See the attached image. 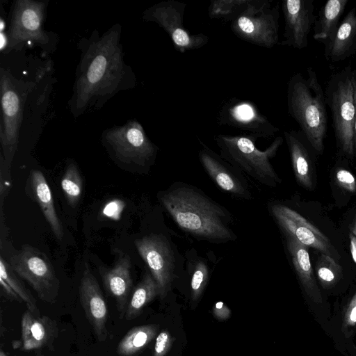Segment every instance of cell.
<instances>
[{"label": "cell", "instance_id": "cell-39", "mask_svg": "<svg viewBox=\"0 0 356 356\" xmlns=\"http://www.w3.org/2000/svg\"><path fill=\"white\" fill-rule=\"evenodd\" d=\"M353 83L355 90V106H356V68L353 69ZM354 148H355V156L356 157V113H355V126H354Z\"/></svg>", "mask_w": 356, "mask_h": 356}, {"label": "cell", "instance_id": "cell-38", "mask_svg": "<svg viewBox=\"0 0 356 356\" xmlns=\"http://www.w3.org/2000/svg\"><path fill=\"white\" fill-rule=\"evenodd\" d=\"M350 250L352 258L356 264V236L352 233H349Z\"/></svg>", "mask_w": 356, "mask_h": 356}, {"label": "cell", "instance_id": "cell-24", "mask_svg": "<svg viewBox=\"0 0 356 356\" xmlns=\"http://www.w3.org/2000/svg\"><path fill=\"white\" fill-rule=\"evenodd\" d=\"M348 0H328L321 6L313 27V38L322 42L324 49L332 41Z\"/></svg>", "mask_w": 356, "mask_h": 356}, {"label": "cell", "instance_id": "cell-3", "mask_svg": "<svg viewBox=\"0 0 356 356\" xmlns=\"http://www.w3.org/2000/svg\"><path fill=\"white\" fill-rule=\"evenodd\" d=\"M307 72V78L297 72L289 79L286 88L287 111L315 152L321 154L327 129L325 92L315 70L309 67Z\"/></svg>", "mask_w": 356, "mask_h": 356}, {"label": "cell", "instance_id": "cell-14", "mask_svg": "<svg viewBox=\"0 0 356 356\" xmlns=\"http://www.w3.org/2000/svg\"><path fill=\"white\" fill-rule=\"evenodd\" d=\"M268 209L284 234L334 258L335 252L330 240L297 211L277 202H269Z\"/></svg>", "mask_w": 356, "mask_h": 356}, {"label": "cell", "instance_id": "cell-40", "mask_svg": "<svg viewBox=\"0 0 356 356\" xmlns=\"http://www.w3.org/2000/svg\"><path fill=\"white\" fill-rule=\"evenodd\" d=\"M8 44V38L7 33L3 31H0V50L1 52L6 54Z\"/></svg>", "mask_w": 356, "mask_h": 356}, {"label": "cell", "instance_id": "cell-12", "mask_svg": "<svg viewBox=\"0 0 356 356\" xmlns=\"http://www.w3.org/2000/svg\"><path fill=\"white\" fill-rule=\"evenodd\" d=\"M186 8L184 2L161 1L147 8L142 14L144 21L156 23L168 33L175 49L180 53L200 49L209 40L207 35L191 33L184 26Z\"/></svg>", "mask_w": 356, "mask_h": 356}, {"label": "cell", "instance_id": "cell-22", "mask_svg": "<svg viewBox=\"0 0 356 356\" xmlns=\"http://www.w3.org/2000/svg\"><path fill=\"white\" fill-rule=\"evenodd\" d=\"M284 235L287 252L305 292L313 301L321 303L322 296L314 276L308 247L292 236Z\"/></svg>", "mask_w": 356, "mask_h": 356}, {"label": "cell", "instance_id": "cell-26", "mask_svg": "<svg viewBox=\"0 0 356 356\" xmlns=\"http://www.w3.org/2000/svg\"><path fill=\"white\" fill-rule=\"evenodd\" d=\"M156 324L133 327L121 339L116 352L119 356H135L140 353L156 337Z\"/></svg>", "mask_w": 356, "mask_h": 356}, {"label": "cell", "instance_id": "cell-18", "mask_svg": "<svg viewBox=\"0 0 356 356\" xmlns=\"http://www.w3.org/2000/svg\"><path fill=\"white\" fill-rule=\"evenodd\" d=\"M58 327L55 320L47 316H34L26 310L21 321V339L23 351L54 350Z\"/></svg>", "mask_w": 356, "mask_h": 356}, {"label": "cell", "instance_id": "cell-28", "mask_svg": "<svg viewBox=\"0 0 356 356\" xmlns=\"http://www.w3.org/2000/svg\"><path fill=\"white\" fill-rule=\"evenodd\" d=\"M256 0H213L208 8L210 19L232 22L244 13Z\"/></svg>", "mask_w": 356, "mask_h": 356}, {"label": "cell", "instance_id": "cell-7", "mask_svg": "<svg viewBox=\"0 0 356 356\" xmlns=\"http://www.w3.org/2000/svg\"><path fill=\"white\" fill-rule=\"evenodd\" d=\"M102 140L118 161L127 165L149 167L159 152L158 146L148 138L142 124L134 119L104 129Z\"/></svg>", "mask_w": 356, "mask_h": 356}, {"label": "cell", "instance_id": "cell-25", "mask_svg": "<svg viewBox=\"0 0 356 356\" xmlns=\"http://www.w3.org/2000/svg\"><path fill=\"white\" fill-rule=\"evenodd\" d=\"M186 273L190 276L191 298L197 301L202 296L211 275V266L207 259L199 254L194 248L185 254Z\"/></svg>", "mask_w": 356, "mask_h": 356}, {"label": "cell", "instance_id": "cell-42", "mask_svg": "<svg viewBox=\"0 0 356 356\" xmlns=\"http://www.w3.org/2000/svg\"><path fill=\"white\" fill-rule=\"evenodd\" d=\"M0 356H15V355H9L6 352H4L2 349H1Z\"/></svg>", "mask_w": 356, "mask_h": 356}, {"label": "cell", "instance_id": "cell-30", "mask_svg": "<svg viewBox=\"0 0 356 356\" xmlns=\"http://www.w3.org/2000/svg\"><path fill=\"white\" fill-rule=\"evenodd\" d=\"M60 184L68 204L74 207L83 194V179L74 162H70L66 166Z\"/></svg>", "mask_w": 356, "mask_h": 356}, {"label": "cell", "instance_id": "cell-8", "mask_svg": "<svg viewBox=\"0 0 356 356\" xmlns=\"http://www.w3.org/2000/svg\"><path fill=\"white\" fill-rule=\"evenodd\" d=\"M47 1L17 0L11 11L6 53L20 50L25 45L38 46L44 51L52 42L49 32L44 29Z\"/></svg>", "mask_w": 356, "mask_h": 356}, {"label": "cell", "instance_id": "cell-16", "mask_svg": "<svg viewBox=\"0 0 356 356\" xmlns=\"http://www.w3.org/2000/svg\"><path fill=\"white\" fill-rule=\"evenodd\" d=\"M281 8L284 31L280 44L300 50L307 47L308 35L317 17L314 0H284Z\"/></svg>", "mask_w": 356, "mask_h": 356}, {"label": "cell", "instance_id": "cell-19", "mask_svg": "<svg viewBox=\"0 0 356 356\" xmlns=\"http://www.w3.org/2000/svg\"><path fill=\"white\" fill-rule=\"evenodd\" d=\"M131 263L129 255L120 252L112 268L99 267L104 286L115 300L120 318H124L132 288Z\"/></svg>", "mask_w": 356, "mask_h": 356}, {"label": "cell", "instance_id": "cell-37", "mask_svg": "<svg viewBox=\"0 0 356 356\" xmlns=\"http://www.w3.org/2000/svg\"><path fill=\"white\" fill-rule=\"evenodd\" d=\"M0 284L1 289L6 293L7 296L11 299L17 301H22L18 295L13 291V289L2 279L0 278Z\"/></svg>", "mask_w": 356, "mask_h": 356}, {"label": "cell", "instance_id": "cell-21", "mask_svg": "<svg viewBox=\"0 0 356 356\" xmlns=\"http://www.w3.org/2000/svg\"><path fill=\"white\" fill-rule=\"evenodd\" d=\"M355 54L356 8L353 7L340 22L332 41L324 49V55L327 62L339 63Z\"/></svg>", "mask_w": 356, "mask_h": 356}, {"label": "cell", "instance_id": "cell-4", "mask_svg": "<svg viewBox=\"0 0 356 356\" xmlns=\"http://www.w3.org/2000/svg\"><path fill=\"white\" fill-rule=\"evenodd\" d=\"M214 140L220 156L244 175L268 187L282 182L270 162L283 143L282 136L276 137L264 151L256 147V140L245 135L218 134Z\"/></svg>", "mask_w": 356, "mask_h": 356}, {"label": "cell", "instance_id": "cell-29", "mask_svg": "<svg viewBox=\"0 0 356 356\" xmlns=\"http://www.w3.org/2000/svg\"><path fill=\"white\" fill-rule=\"evenodd\" d=\"M0 278L3 280L18 295L22 301L25 302L28 310L34 316H40L35 298L17 278V274L10 265L2 257H0Z\"/></svg>", "mask_w": 356, "mask_h": 356}, {"label": "cell", "instance_id": "cell-35", "mask_svg": "<svg viewBox=\"0 0 356 356\" xmlns=\"http://www.w3.org/2000/svg\"><path fill=\"white\" fill-rule=\"evenodd\" d=\"M122 203L120 200H114L110 202L105 207L103 211L104 215L109 218H117V216H120L123 208Z\"/></svg>", "mask_w": 356, "mask_h": 356}, {"label": "cell", "instance_id": "cell-33", "mask_svg": "<svg viewBox=\"0 0 356 356\" xmlns=\"http://www.w3.org/2000/svg\"><path fill=\"white\" fill-rule=\"evenodd\" d=\"M336 179L337 184L344 190L350 193L356 192V179L348 170L339 169L336 173Z\"/></svg>", "mask_w": 356, "mask_h": 356}, {"label": "cell", "instance_id": "cell-10", "mask_svg": "<svg viewBox=\"0 0 356 356\" xmlns=\"http://www.w3.org/2000/svg\"><path fill=\"white\" fill-rule=\"evenodd\" d=\"M9 264L18 276L31 285L42 301L50 304L56 301L60 282L44 253L24 245L11 256Z\"/></svg>", "mask_w": 356, "mask_h": 356}, {"label": "cell", "instance_id": "cell-27", "mask_svg": "<svg viewBox=\"0 0 356 356\" xmlns=\"http://www.w3.org/2000/svg\"><path fill=\"white\" fill-rule=\"evenodd\" d=\"M158 296L159 291L157 283L148 271L135 287L129 298L124 318L131 321L137 318L143 312L145 307Z\"/></svg>", "mask_w": 356, "mask_h": 356}, {"label": "cell", "instance_id": "cell-20", "mask_svg": "<svg viewBox=\"0 0 356 356\" xmlns=\"http://www.w3.org/2000/svg\"><path fill=\"white\" fill-rule=\"evenodd\" d=\"M284 137L297 181L306 188H312V160L309 149L312 145L300 130L285 131Z\"/></svg>", "mask_w": 356, "mask_h": 356}, {"label": "cell", "instance_id": "cell-36", "mask_svg": "<svg viewBox=\"0 0 356 356\" xmlns=\"http://www.w3.org/2000/svg\"><path fill=\"white\" fill-rule=\"evenodd\" d=\"M214 316L220 321L229 318L231 316V311L222 302H217L213 307Z\"/></svg>", "mask_w": 356, "mask_h": 356}, {"label": "cell", "instance_id": "cell-11", "mask_svg": "<svg viewBox=\"0 0 356 356\" xmlns=\"http://www.w3.org/2000/svg\"><path fill=\"white\" fill-rule=\"evenodd\" d=\"M0 141L5 161L9 165L17 148L24 99L20 83L3 67L0 70Z\"/></svg>", "mask_w": 356, "mask_h": 356}, {"label": "cell", "instance_id": "cell-34", "mask_svg": "<svg viewBox=\"0 0 356 356\" xmlns=\"http://www.w3.org/2000/svg\"><path fill=\"white\" fill-rule=\"evenodd\" d=\"M356 325V291L352 297L345 312L343 325L351 327Z\"/></svg>", "mask_w": 356, "mask_h": 356}, {"label": "cell", "instance_id": "cell-32", "mask_svg": "<svg viewBox=\"0 0 356 356\" xmlns=\"http://www.w3.org/2000/svg\"><path fill=\"white\" fill-rule=\"evenodd\" d=\"M173 338L168 330L160 332L156 337L153 356H165L170 350Z\"/></svg>", "mask_w": 356, "mask_h": 356}, {"label": "cell", "instance_id": "cell-6", "mask_svg": "<svg viewBox=\"0 0 356 356\" xmlns=\"http://www.w3.org/2000/svg\"><path fill=\"white\" fill-rule=\"evenodd\" d=\"M134 244L157 283L159 296L164 298L174 281L186 272L184 256L168 233L152 232L136 239Z\"/></svg>", "mask_w": 356, "mask_h": 356}, {"label": "cell", "instance_id": "cell-41", "mask_svg": "<svg viewBox=\"0 0 356 356\" xmlns=\"http://www.w3.org/2000/svg\"><path fill=\"white\" fill-rule=\"evenodd\" d=\"M353 227L351 229V232L356 236V218L354 220V222H353Z\"/></svg>", "mask_w": 356, "mask_h": 356}, {"label": "cell", "instance_id": "cell-2", "mask_svg": "<svg viewBox=\"0 0 356 356\" xmlns=\"http://www.w3.org/2000/svg\"><path fill=\"white\" fill-rule=\"evenodd\" d=\"M157 197L177 226L197 241L220 244L237 239L232 213L197 186L175 181Z\"/></svg>", "mask_w": 356, "mask_h": 356}, {"label": "cell", "instance_id": "cell-17", "mask_svg": "<svg viewBox=\"0 0 356 356\" xmlns=\"http://www.w3.org/2000/svg\"><path fill=\"white\" fill-rule=\"evenodd\" d=\"M79 298L96 339L100 342L105 341L109 334L107 328V305L99 283L87 263L80 282Z\"/></svg>", "mask_w": 356, "mask_h": 356}, {"label": "cell", "instance_id": "cell-23", "mask_svg": "<svg viewBox=\"0 0 356 356\" xmlns=\"http://www.w3.org/2000/svg\"><path fill=\"white\" fill-rule=\"evenodd\" d=\"M29 184L34 200L40 207L55 236L61 241L64 234L63 225L57 216L51 189L43 173L38 170H31Z\"/></svg>", "mask_w": 356, "mask_h": 356}, {"label": "cell", "instance_id": "cell-31", "mask_svg": "<svg viewBox=\"0 0 356 356\" xmlns=\"http://www.w3.org/2000/svg\"><path fill=\"white\" fill-rule=\"evenodd\" d=\"M317 277L325 288L333 286L341 276V267L332 257L321 253L316 264Z\"/></svg>", "mask_w": 356, "mask_h": 356}, {"label": "cell", "instance_id": "cell-1", "mask_svg": "<svg viewBox=\"0 0 356 356\" xmlns=\"http://www.w3.org/2000/svg\"><path fill=\"white\" fill-rule=\"evenodd\" d=\"M121 34L122 26L115 24L79 42L81 55L67 104L74 118L96 111L120 92L135 87L136 75L124 61Z\"/></svg>", "mask_w": 356, "mask_h": 356}, {"label": "cell", "instance_id": "cell-9", "mask_svg": "<svg viewBox=\"0 0 356 356\" xmlns=\"http://www.w3.org/2000/svg\"><path fill=\"white\" fill-rule=\"evenodd\" d=\"M271 0H256L244 13L231 22L230 29L242 40L265 47L279 44L280 6Z\"/></svg>", "mask_w": 356, "mask_h": 356}, {"label": "cell", "instance_id": "cell-5", "mask_svg": "<svg viewBox=\"0 0 356 356\" xmlns=\"http://www.w3.org/2000/svg\"><path fill=\"white\" fill-rule=\"evenodd\" d=\"M353 69L348 65L333 73L324 92L330 109L337 146L346 156H355L354 126L356 113Z\"/></svg>", "mask_w": 356, "mask_h": 356}, {"label": "cell", "instance_id": "cell-15", "mask_svg": "<svg viewBox=\"0 0 356 356\" xmlns=\"http://www.w3.org/2000/svg\"><path fill=\"white\" fill-rule=\"evenodd\" d=\"M199 141L202 147L198 152L199 161L213 184L234 197L252 200V195L244 174L200 139Z\"/></svg>", "mask_w": 356, "mask_h": 356}, {"label": "cell", "instance_id": "cell-13", "mask_svg": "<svg viewBox=\"0 0 356 356\" xmlns=\"http://www.w3.org/2000/svg\"><path fill=\"white\" fill-rule=\"evenodd\" d=\"M217 121L220 125L240 130L256 140L271 138L279 131L253 102L236 97L229 99L222 105Z\"/></svg>", "mask_w": 356, "mask_h": 356}]
</instances>
